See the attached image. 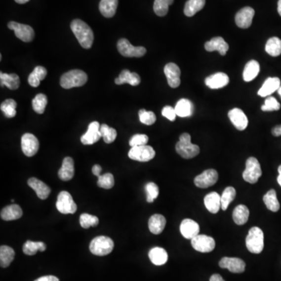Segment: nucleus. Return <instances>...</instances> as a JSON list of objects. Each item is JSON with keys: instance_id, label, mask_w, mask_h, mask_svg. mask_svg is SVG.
I'll list each match as a JSON object with an SVG mask.
<instances>
[{"instance_id": "nucleus-42", "label": "nucleus", "mask_w": 281, "mask_h": 281, "mask_svg": "<svg viewBox=\"0 0 281 281\" xmlns=\"http://www.w3.org/2000/svg\"><path fill=\"white\" fill-rule=\"evenodd\" d=\"M0 109L7 118H13L17 115V103L13 99H9L4 101Z\"/></svg>"}, {"instance_id": "nucleus-53", "label": "nucleus", "mask_w": 281, "mask_h": 281, "mask_svg": "<svg viewBox=\"0 0 281 281\" xmlns=\"http://www.w3.org/2000/svg\"><path fill=\"white\" fill-rule=\"evenodd\" d=\"M35 281H60L55 276H44Z\"/></svg>"}, {"instance_id": "nucleus-13", "label": "nucleus", "mask_w": 281, "mask_h": 281, "mask_svg": "<svg viewBox=\"0 0 281 281\" xmlns=\"http://www.w3.org/2000/svg\"><path fill=\"white\" fill-rule=\"evenodd\" d=\"M218 181V173L213 169H206L194 180L196 187L207 188L214 185Z\"/></svg>"}, {"instance_id": "nucleus-39", "label": "nucleus", "mask_w": 281, "mask_h": 281, "mask_svg": "<svg viewBox=\"0 0 281 281\" xmlns=\"http://www.w3.org/2000/svg\"><path fill=\"white\" fill-rule=\"evenodd\" d=\"M263 201H264L265 205L267 207L269 210L272 211V212H278L280 209V202L278 201V197H277V193L276 191L272 189V190L269 191L267 193L263 196Z\"/></svg>"}, {"instance_id": "nucleus-24", "label": "nucleus", "mask_w": 281, "mask_h": 281, "mask_svg": "<svg viewBox=\"0 0 281 281\" xmlns=\"http://www.w3.org/2000/svg\"><path fill=\"white\" fill-rule=\"evenodd\" d=\"M281 87V80L278 78H268L265 80L264 84L258 91V95L261 97H267L272 95L274 91H278Z\"/></svg>"}, {"instance_id": "nucleus-45", "label": "nucleus", "mask_w": 281, "mask_h": 281, "mask_svg": "<svg viewBox=\"0 0 281 281\" xmlns=\"http://www.w3.org/2000/svg\"><path fill=\"white\" fill-rule=\"evenodd\" d=\"M101 134L102 138H103L104 142L107 144L112 143L115 141L118 133L115 129L113 127H109L107 124H102L100 127Z\"/></svg>"}, {"instance_id": "nucleus-5", "label": "nucleus", "mask_w": 281, "mask_h": 281, "mask_svg": "<svg viewBox=\"0 0 281 281\" xmlns=\"http://www.w3.org/2000/svg\"><path fill=\"white\" fill-rule=\"evenodd\" d=\"M114 241L106 236L96 237L90 243L89 249L91 253L98 256H104L112 252Z\"/></svg>"}, {"instance_id": "nucleus-35", "label": "nucleus", "mask_w": 281, "mask_h": 281, "mask_svg": "<svg viewBox=\"0 0 281 281\" xmlns=\"http://www.w3.org/2000/svg\"><path fill=\"white\" fill-rule=\"evenodd\" d=\"M47 71L45 67L38 66L28 77V83L32 87L37 88L40 84V81L45 79Z\"/></svg>"}, {"instance_id": "nucleus-7", "label": "nucleus", "mask_w": 281, "mask_h": 281, "mask_svg": "<svg viewBox=\"0 0 281 281\" xmlns=\"http://www.w3.org/2000/svg\"><path fill=\"white\" fill-rule=\"evenodd\" d=\"M56 205V209L62 214H74L78 209L71 194L66 191H63L58 195Z\"/></svg>"}, {"instance_id": "nucleus-54", "label": "nucleus", "mask_w": 281, "mask_h": 281, "mask_svg": "<svg viewBox=\"0 0 281 281\" xmlns=\"http://www.w3.org/2000/svg\"><path fill=\"white\" fill-rule=\"evenodd\" d=\"M101 172H102V167H101L99 165L96 164L95 166L92 167V173L94 175L96 176V177H99L100 176Z\"/></svg>"}, {"instance_id": "nucleus-29", "label": "nucleus", "mask_w": 281, "mask_h": 281, "mask_svg": "<svg viewBox=\"0 0 281 281\" xmlns=\"http://www.w3.org/2000/svg\"><path fill=\"white\" fill-rule=\"evenodd\" d=\"M149 257L153 264L162 266L167 262L168 254L164 248L156 247L149 251Z\"/></svg>"}, {"instance_id": "nucleus-33", "label": "nucleus", "mask_w": 281, "mask_h": 281, "mask_svg": "<svg viewBox=\"0 0 281 281\" xmlns=\"http://www.w3.org/2000/svg\"><path fill=\"white\" fill-rule=\"evenodd\" d=\"M0 82H1V87L6 86L9 89L17 90L20 86V78L16 74H4L0 73Z\"/></svg>"}, {"instance_id": "nucleus-16", "label": "nucleus", "mask_w": 281, "mask_h": 281, "mask_svg": "<svg viewBox=\"0 0 281 281\" xmlns=\"http://www.w3.org/2000/svg\"><path fill=\"white\" fill-rule=\"evenodd\" d=\"M219 266L234 274H241L245 270V263L239 258L224 257L220 261Z\"/></svg>"}, {"instance_id": "nucleus-58", "label": "nucleus", "mask_w": 281, "mask_h": 281, "mask_svg": "<svg viewBox=\"0 0 281 281\" xmlns=\"http://www.w3.org/2000/svg\"><path fill=\"white\" fill-rule=\"evenodd\" d=\"M14 1L19 4H25L27 3V2H29L30 0H14Z\"/></svg>"}, {"instance_id": "nucleus-23", "label": "nucleus", "mask_w": 281, "mask_h": 281, "mask_svg": "<svg viewBox=\"0 0 281 281\" xmlns=\"http://www.w3.org/2000/svg\"><path fill=\"white\" fill-rule=\"evenodd\" d=\"M205 48L208 52L218 51L221 56H225L227 51L229 50V45L226 42L223 38L215 37L210 41L205 42Z\"/></svg>"}, {"instance_id": "nucleus-56", "label": "nucleus", "mask_w": 281, "mask_h": 281, "mask_svg": "<svg viewBox=\"0 0 281 281\" xmlns=\"http://www.w3.org/2000/svg\"><path fill=\"white\" fill-rule=\"evenodd\" d=\"M209 281H225L224 280V278H222L220 274H213L211 277L210 279H209Z\"/></svg>"}, {"instance_id": "nucleus-55", "label": "nucleus", "mask_w": 281, "mask_h": 281, "mask_svg": "<svg viewBox=\"0 0 281 281\" xmlns=\"http://www.w3.org/2000/svg\"><path fill=\"white\" fill-rule=\"evenodd\" d=\"M272 134L274 136L278 137L281 135V125L276 126L272 130Z\"/></svg>"}, {"instance_id": "nucleus-38", "label": "nucleus", "mask_w": 281, "mask_h": 281, "mask_svg": "<svg viewBox=\"0 0 281 281\" xmlns=\"http://www.w3.org/2000/svg\"><path fill=\"white\" fill-rule=\"evenodd\" d=\"M45 249H46V245L45 243L41 241H27L23 246L24 253L28 255H36L38 251H45Z\"/></svg>"}, {"instance_id": "nucleus-59", "label": "nucleus", "mask_w": 281, "mask_h": 281, "mask_svg": "<svg viewBox=\"0 0 281 281\" xmlns=\"http://www.w3.org/2000/svg\"><path fill=\"white\" fill-rule=\"evenodd\" d=\"M278 13H279L280 15L281 16V0H279V1H278Z\"/></svg>"}, {"instance_id": "nucleus-18", "label": "nucleus", "mask_w": 281, "mask_h": 281, "mask_svg": "<svg viewBox=\"0 0 281 281\" xmlns=\"http://www.w3.org/2000/svg\"><path fill=\"white\" fill-rule=\"evenodd\" d=\"M200 225L192 219H185L180 226L181 235L186 239L192 240L195 237L200 235Z\"/></svg>"}, {"instance_id": "nucleus-22", "label": "nucleus", "mask_w": 281, "mask_h": 281, "mask_svg": "<svg viewBox=\"0 0 281 281\" xmlns=\"http://www.w3.org/2000/svg\"><path fill=\"white\" fill-rule=\"evenodd\" d=\"M58 176L64 181H71L75 176V162L71 157H66L63 161L61 168L59 169Z\"/></svg>"}, {"instance_id": "nucleus-4", "label": "nucleus", "mask_w": 281, "mask_h": 281, "mask_svg": "<svg viewBox=\"0 0 281 281\" xmlns=\"http://www.w3.org/2000/svg\"><path fill=\"white\" fill-rule=\"evenodd\" d=\"M246 247L251 253L259 254L264 248V234L258 227H251L246 237Z\"/></svg>"}, {"instance_id": "nucleus-46", "label": "nucleus", "mask_w": 281, "mask_h": 281, "mask_svg": "<svg viewBox=\"0 0 281 281\" xmlns=\"http://www.w3.org/2000/svg\"><path fill=\"white\" fill-rule=\"evenodd\" d=\"M99 218L88 213H83L80 216V224L84 229L91 227H96L99 224Z\"/></svg>"}, {"instance_id": "nucleus-2", "label": "nucleus", "mask_w": 281, "mask_h": 281, "mask_svg": "<svg viewBox=\"0 0 281 281\" xmlns=\"http://www.w3.org/2000/svg\"><path fill=\"white\" fill-rule=\"evenodd\" d=\"M88 80V75L80 70H72L62 75L60 85L65 89L81 87Z\"/></svg>"}, {"instance_id": "nucleus-28", "label": "nucleus", "mask_w": 281, "mask_h": 281, "mask_svg": "<svg viewBox=\"0 0 281 281\" xmlns=\"http://www.w3.org/2000/svg\"><path fill=\"white\" fill-rule=\"evenodd\" d=\"M166 224V218L162 215H153L149 220V231L154 235H160L163 231Z\"/></svg>"}, {"instance_id": "nucleus-52", "label": "nucleus", "mask_w": 281, "mask_h": 281, "mask_svg": "<svg viewBox=\"0 0 281 281\" xmlns=\"http://www.w3.org/2000/svg\"><path fill=\"white\" fill-rule=\"evenodd\" d=\"M162 115L163 116L164 118H167V119L170 121L175 120L176 117H177L175 109L169 106H165V107L162 109Z\"/></svg>"}, {"instance_id": "nucleus-34", "label": "nucleus", "mask_w": 281, "mask_h": 281, "mask_svg": "<svg viewBox=\"0 0 281 281\" xmlns=\"http://www.w3.org/2000/svg\"><path fill=\"white\" fill-rule=\"evenodd\" d=\"M249 209L244 205H239L234 209L233 220L238 225H244L248 220Z\"/></svg>"}, {"instance_id": "nucleus-31", "label": "nucleus", "mask_w": 281, "mask_h": 281, "mask_svg": "<svg viewBox=\"0 0 281 281\" xmlns=\"http://www.w3.org/2000/svg\"><path fill=\"white\" fill-rule=\"evenodd\" d=\"M118 6V0H101L99 11L103 17L111 18L115 15Z\"/></svg>"}, {"instance_id": "nucleus-48", "label": "nucleus", "mask_w": 281, "mask_h": 281, "mask_svg": "<svg viewBox=\"0 0 281 281\" xmlns=\"http://www.w3.org/2000/svg\"><path fill=\"white\" fill-rule=\"evenodd\" d=\"M145 191H146V194H147L146 200L149 203L153 202L154 200L158 197L159 194H160L158 186L153 182L148 183L146 186H145Z\"/></svg>"}, {"instance_id": "nucleus-15", "label": "nucleus", "mask_w": 281, "mask_h": 281, "mask_svg": "<svg viewBox=\"0 0 281 281\" xmlns=\"http://www.w3.org/2000/svg\"><path fill=\"white\" fill-rule=\"evenodd\" d=\"M164 74L167 79L168 84L173 88H177L181 84V70L173 63H169L164 67Z\"/></svg>"}, {"instance_id": "nucleus-43", "label": "nucleus", "mask_w": 281, "mask_h": 281, "mask_svg": "<svg viewBox=\"0 0 281 281\" xmlns=\"http://www.w3.org/2000/svg\"><path fill=\"white\" fill-rule=\"evenodd\" d=\"M173 2V0H155L154 12L159 17H164L167 14L169 6Z\"/></svg>"}, {"instance_id": "nucleus-27", "label": "nucleus", "mask_w": 281, "mask_h": 281, "mask_svg": "<svg viewBox=\"0 0 281 281\" xmlns=\"http://www.w3.org/2000/svg\"><path fill=\"white\" fill-rule=\"evenodd\" d=\"M0 216L2 220L6 221L18 220L23 216L22 209L17 204L8 205L2 209Z\"/></svg>"}, {"instance_id": "nucleus-40", "label": "nucleus", "mask_w": 281, "mask_h": 281, "mask_svg": "<svg viewBox=\"0 0 281 281\" xmlns=\"http://www.w3.org/2000/svg\"><path fill=\"white\" fill-rule=\"evenodd\" d=\"M266 52L270 56H280L281 54V40L278 37L270 38L266 44Z\"/></svg>"}, {"instance_id": "nucleus-37", "label": "nucleus", "mask_w": 281, "mask_h": 281, "mask_svg": "<svg viewBox=\"0 0 281 281\" xmlns=\"http://www.w3.org/2000/svg\"><path fill=\"white\" fill-rule=\"evenodd\" d=\"M205 0H188L185 3L184 13L187 17H193L205 6Z\"/></svg>"}, {"instance_id": "nucleus-10", "label": "nucleus", "mask_w": 281, "mask_h": 281, "mask_svg": "<svg viewBox=\"0 0 281 281\" xmlns=\"http://www.w3.org/2000/svg\"><path fill=\"white\" fill-rule=\"evenodd\" d=\"M8 28L13 30L15 33L16 37L24 42H30L34 40L35 32L33 28L26 24H19L15 21H10L8 23Z\"/></svg>"}, {"instance_id": "nucleus-47", "label": "nucleus", "mask_w": 281, "mask_h": 281, "mask_svg": "<svg viewBox=\"0 0 281 281\" xmlns=\"http://www.w3.org/2000/svg\"><path fill=\"white\" fill-rule=\"evenodd\" d=\"M114 177L112 173H105L98 177L97 185L104 189H111L114 186Z\"/></svg>"}, {"instance_id": "nucleus-44", "label": "nucleus", "mask_w": 281, "mask_h": 281, "mask_svg": "<svg viewBox=\"0 0 281 281\" xmlns=\"http://www.w3.org/2000/svg\"><path fill=\"white\" fill-rule=\"evenodd\" d=\"M48 103L47 96L44 94H39L32 100V107L35 112L39 114H42L45 112V107Z\"/></svg>"}, {"instance_id": "nucleus-26", "label": "nucleus", "mask_w": 281, "mask_h": 281, "mask_svg": "<svg viewBox=\"0 0 281 281\" xmlns=\"http://www.w3.org/2000/svg\"><path fill=\"white\" fill-rule=\"evenodd\" d=\"M117 84H129L137 86L141 83V78L137 73H131L128 70H123L118 79H115Z\"/></svg>"}, {"instance_id": "nucleus-3", "label": "nucleus", "mask_w": 281, "mask_h": 281, "mask_svg": "<svg viewBox=\"0 0 281 281\" xmlns=\"http://www.w3.org/2000/svg\"><path fill=\"white\" fill-rule=\"evenodd\" d=\"M176 151L182 158L189 160L200 154V149L198 145L191 142V135L184 133L180 136V140L176 145Z\"/></svg>"}, {"instance_id": "nucleus-32", "label": "nucleus", "mask_w": 281, "mask_h": 281, "mask_svg": "<svg viewBox=\"0 0 281 281\" xmlns=\"http://www.w3.org/2000/svg\"><path fill=\"white\" fill-rule=\"evenodd\" d=\"M260 71V66L256 60H250L246 64L243 71V79L244 81L249 82L258 76Z\"/></svg>"}, {"instance_id": "nucleus-17", "label": "nucleus", "mask_w": 281, "mask_h": 281, "mask_svg": "<svg viewBox=\"0 0 281 281\" xmlns=\"http://www.w3.org/2000/svg\"><path fill=\"white\" fill-rule=\"evenodd\" d=\"M255 15V10L249 6H246L238 12L235 16V22L241 28H248L251 25Z\"/></svg>"}, {"instance_id": "nucleus-9", "label": "nucleus", "mask_w": 281, "mask_h": 281, "mask_svg": "<svg viewBox=\"0 0 281 281\" xmlns=\"http://www.w3.org/2000/svg\"><path fill=\"white\" fill-rule=\"evenodd\" d=\"M118 48L120 53L125 57H142L146 53L145 47L134 46L126 39L118 41Z\"/></svg>"}, {"instance_id": "nucleus-20", "label": "nucleus", "mask_w": 281, "mask_h": 281, "mask_svg": "<svg viewBox=\"0 0 281 281\" xmlns=\"http://www.w3.org/2000/svg\"><path fill=\"white\" fill-rule=\"evenodd\" d=\"M229 77L225 73H216L214 75L206 78L205 80V84L211 89H219L224 88L229 84Z\"/></svg>"}, {"instance_id": "nucleus-12", "label": "nucleus", "mask_w": 281, "mask_h": 281, "mask_svg": "<svg viewBox=\"0 0 281 281\" xmlns=\"http://www.w3.org/2000/svg\"><path fill=\"white\" fill-rule=\"evenodd\" d=\"M21 149L26 157H33L39 151L40 142L34 134L26 133L21 138Z\"/></svg>"}, {"instance_id": "nucleus-49", "label": "nucleus", "mask_w": 281, "mask_h": 281, "mask_svg": "<svg viewBox=\"0 0 281 281\" xmlns=\"http://www.w3.org/2000/svg\"><path fill=\"white\" fill-rule=\"evenodd\" d=\"M139 120L142 123L145 125H152L157 120V117L152 111H146L145 110H139L138 113Z\"/></svg>"}, {"instance_id": "nucleus-11", "label": "nucleus", "mask_w": 281, "mask_h": 281, "mask_svg": "<svg viewBox=\"0 0 281 281\" xmlns=\"http://www.w3.org/2000/svg\"><path fill=\"white\" fill-rule=\"evenodd\" d=\"M192 246L194 249L202 253H207L214 250L216 241L212 237L199 235L192 239Z\"/></svg>"}, {"instance_id": "nucleus-41", "label": "nucleus", "mask_w": 281, "mask_h": 281, "mask_svg": "<svg viewBox=\"0 0 281 281\" xmlns=\"http://www.w3.org/2000/svg\"><path fill=\"white\" fill-rule=\"evenodd\" d=\"M236 197V190L233 187H227L225 188L221 196V209L223 210H227L232 201Z\"/></svg>"}, {"instance_id": "nucleus-14", "label": "nucleus", "mask_w": 281, "mask_h": 281, "mask_svg": "<svg viewBox=\"0 0 281 281\" xmlns=\"http://www.w3.org/2000/svg\"><path fill=\"white\" fill-rule=\"evenodd\" d=\"M100 124L99 122L94 121L88 125V130L85 134L82 135L80 142L83 145H93L102 138L100 131Z\"/></svg>"}, {"instance_id": "nucleus-50", "label": "nucleus", "mask_w": 281, "mask_h": 281, "mask_svg": "<svg viewBox=\"0 0 281 281\" xmlns=\"http://www.w3.org/2000/svg\"><path fill=\"white\" fill-rule=\"evenodd\" d=\"M262 110L264 112H270V111H277L281 109V104L274 97L269 96L265 100V103L262 106Z\"/></svg>"}, {"instance_id": "nucleus-57", "label": "nucleus", "mask_w": 281, "mask_h": 281, "mask_svg": "<svg viewBox=\"0 0 281 281\" xmlns=\"http://www.w3.org/2000/svg\"><path fill=\"white\" fill-rule=\"evenodd\" d=\"M278 172H279V176L278 177V182L281 186V165L278 168Z\"/></svg>"}, {"instance_id": "nucleus-21", "label": "nucleus", "mask_w": 281, "mask_h": 281, "mask_svg": "<svg viewBox=\"0 0 281 281\" xmlns=\"http://www.w3.org/2000/svg\"><path fill=\"white\" fill-rule=\"evenodd\" d=\"M28 185L36 192L38 197L40 198V200H46L47 198L49 196L51 192L50 188L39 179L32 177L28 180Z\"/></svg>"}, {"instance_id": "nucleus-60", "label": "nucleus", "mask_w": 281, "mask_h": 281, "mask_svg": "<svg viewBox=\"0 0 281 281\" xmlns=\"http://www.w3.org/2000/svg\"><path fill=\"white\" fill-rule=\"evenodd\" d=\"M278 94H279L280 96L281 97V87H280L279 89H278Z\"/></svg>"}, {"instance_id": "nucleus-30", "label": "nucleus", "mask_w": 281, "mask_h": 281, "mask_svg": "<svg viewBox=\"0 0 281 281\" xmlns=\"http://www.w3.org/2000/svg\"><path fill=\"white\" fill-rule=\"evenodd\" d=\"M174 109L176 114L180 118H189L193 114V104L190 100L187 99H180Z\"/></svg>"}, {"instance_id": "nucleus-25", "label": "nucleus", "mask_w": 281, "mask_h": 281, "mask_svg": "<svg viewBox=\"0 0 281 281\" xmlns=\"http://www.w3.org/2000/svg\"><path fill=\"white\" fill-rule=\"evenodd\" d=\"M204 204L208 211L214 214L217 213L221 208V196L217 192H210L204 199Z\"/></svg>"}, {"instance_id": "nucleus-36", "label": "nucleus", "mask_w": 281, "mask_h": 281, "mask_svg": "<svg viewBox=\"0 0 281 281\" xmlns=\"http://www.w3.org/2000/svg\"><path fill=\"white\" fill-rule=\"evenodd\" d=\"M15 256L14 250L9 246L2 245L0 247V266L6 268L13 262Z\"/></svg>"}, {"instance_id": "nucleus-1", "label": "nucleus", "mask_w": 281, "mask_h": 281, "mask_svg": "<svg viewBox=\"0 0 281 281\" xmlns=\"http://www.w3.org/2000/svg\"><path fill=\"white\" fill-rule=\"evenodd\" d=\"M71 28L77 40L83 48L88 49L92 46L94 34L88 24L81 20L75 19L71 22Z\"/></svg>"}, {"instance_id": "nucleus-51", "label": "nucleus", "mask_w": 281, "mask_h": 281, "mask_svg": "<svg viewBox=\"0 0 281 281\" xmlns=\"http://www.w3.org/2000/svg\"><path fill=\"white\" fill-rule=\"evenodd\" d=\"M149 142V137L146 134H135L132 138H130L129 145L130 147H135V146H141L145 145Z\"/></svg>"}, {"instance_id": "nucleus-8", "label": "nucleus", "mask_w": 281, "mask_h": 281, "mask_svg": "<svg viewBox=\"0 0 281 281\" xmlns=\"http://www.w3.org/2000/svg\"><path fill=\"white\" fill-rule=\"evenodd\" d=\"M156 152L149 145H141L131 147L128 153L129 158L138 162H148L154 158Z\"/></svg>"}, {"instance_id": "nucleus-6", "label": "nucleus", "mask_w": 281, "mask_h": 281, "mask_svg": "<svg viewBox=\"0 0 281 281\" xmlns=\"http://www.w3.org/2000/svg\"><path fill=\"white\" fill-rule=\"evenodd\" d=\"M243 179L246 182L255 184L262 176V169L257 159L250 157L246 161L245 169L243 172Z\"/></svg>"}, {"instance_id": "nucleus-19", "label": "nucleus", "mask_w": 281, "mask_h": 281, "mask_svg": "<svg viewBox=\"0 0 281 281\" xmlns=\"http://www.w3.org/2000/svg\"><path fill=\"white\" fill-rule=\"evenodd\" d=\"M228 117L231 120V123L239 130H245L248 127V120L247 116L239 108H235L230 110L228 113Z\"/></svg>"}]
</instances>
